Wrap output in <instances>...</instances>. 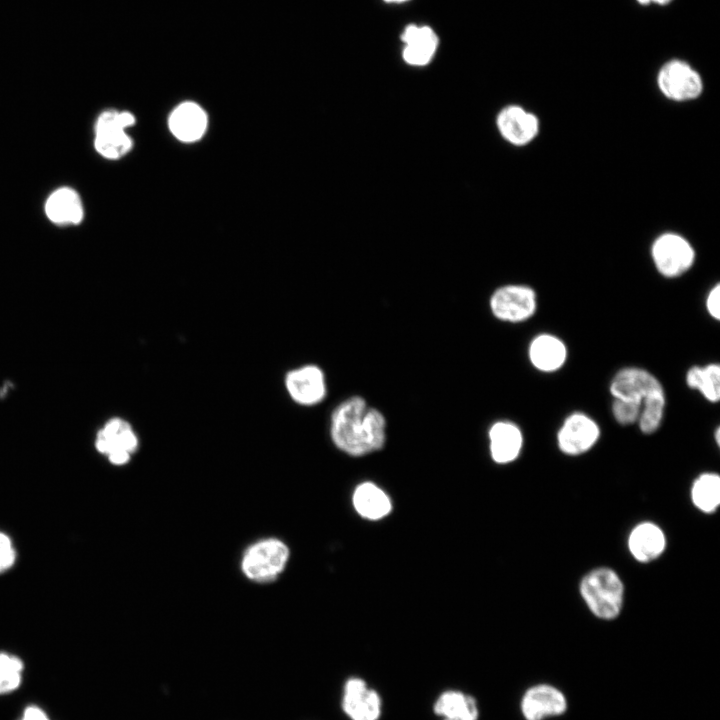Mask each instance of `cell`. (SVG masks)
Returning a JSON list of instances; mask_svg holds the SVG:
<instances>
[{
    "mask_svg": "<svg viewBox=\"0 0 720 720\" xmlns=\"http://www.w3.org/2000/svg\"><path fill=\"white\" fill-rule=\"evenodd\" d=\"M385 427L384 416L355 396L334 410L330 431L337 448L352 456H362L382 448Z\"/></svg>",
    "mask_w": 720,
    "mask_h": 720,
    "instance_id": "obj_1",
    "label": "cell"
},
{
    "mask_svg": "<svg viewBox=\"0 0 720 720\" xmlns=\"http://www.w3.org/2000/svg\"><path fill=\"white\" fill-rule=\"evenodd\" d=\"M609 391L613 399L630 402L640 409L637 424L642 433L657 431L663 420L666 397L656 376L643 368L625 367L613 376Z\"/></svg>",
    "mask_w": 720,
    "mask_h": 720,
    "instance_id": "obj_2",
    "label": "cell"
},
{
    "mask_svg": "<svg viewBox=\"0 0 720 720\" xmlns=\"http://www.w3.org/2000/svg\"><path fill=\"white\" fill-rule=\"evenodd\" d=\"M580 593L595 616L610 620L619 615L624 588L613 570L598 568L588 573L580 584Z\"/></svg>",
    "mask_w": 720,
    "mask_h": 720,
    "instance_id": "obj_3",
    "label": "cell"
},
{
    "mask_svg": "<svg viewBox=\"0 0 720 720\" xmlns=\"http://www.w3.org/2000/svg\"><path fill=\"white\" fill-rule=\"evenodd\" d=\"M136 122L128 111L108 109L101 112L94 125V148L103 158L117 160L132 148L133 141L126 129Z\"/></svg>",
    "mask_w": 720,
    "mask_h": 720,
    "instance_id": "obj_4",
    "label": "cell"
},
{
    "mask_svg": "<svg viewBox=\"0 0 720 720\" xmlns=\"http://www.w3.org/2000/svg\"><path fill=\"white\" fill-rule=\"evenodd\" d=\"M288 559L289 549L283 541L262 539L247 548L241 560V569L248 579L267 583L281 574Z\"/></svg>",
    "mask_w": 720,
    "mask_h": 720,
    "instance_id": "obj_5",
    "label": "cell"
},
{
    "mask_svg": "<svg viewBox=\"0 0 720 720\" xmlns=\"http://www.w3.org/2000/svg\"><path fill=\"white\" fill-rule=\"evenodd\" d=\"M657 86L664 97L674 102L695 100L704 89L699 72L681 59H671L661 66Z\"/></svg>",
    "mask_w": 720,
    "mask_h": 720,
    "instance_id": "obj_6",
    "label": "cell"
},
{
    "mask_svg": "<svg viewBox=\"0 0 720 720\" xmlns=\"http://www.w3.org/2000/svg\"><path fill=\"white\" fill-rule=\"evenodd\" d=\"M651 257L657 271L666 278H677L694 264L695 250L682 235L666 232L659 235L651 247Z\"/></svg>",
    "mask_w": 720,
    "mask_h": 720,
    "instance_id": "obj_7",
    "label": "cell"
},
{
    "mask_svg": "<svg viewBox=\"0 0 720 720\" xmlns=\"http://www.w3.org/2000/svg\"><path fill=\"white\" fill-rule=\"evenodd\" d=\"M490 308L493 315L502 321H526L537 310V295L534 289L526 285H505L492 294Z\"/></svg>",
    "mask_w": 720,
    "mask_h": 720,
    "instance_id": "obj_8",
    "label": "cell"
},
{
    "mask_svg": "<svg viewBox=\"0 0 720 720\" xmlns=\"http://www.w3.org/2000/svg\"><path fill=\"white\" fill-rule=\"evenodd\" d=\"M138 437L130 423L122 418L108 420L97 432L95 446L114 465H124L138 448Z\"/></svg>",
    "mask_w": 720,
    "mask_h": 720,
    "instance_id": "obj_9",
    "label": "cell"
},
{
    "mask_svg": "<svg viewBox=\"0 0 720 720\" xmlns=\"http://www.w3.org/2000/svg\"><path fill=\"white\" fill-rule=\"evenodd\" d=\"M568 709L566 695L558 687L538 683L526 689L520 701L525 720H547L562 716Z\"/></svg>",
    "mask_w": 720,
    "mask_h": 720,
    "instance_id": "obj_10",
    "label": "cell"
},
{
    "mask_svg": "<svg viewBox=\"0 0 720 720\" xmlns=\"http://www.w3.org/2000/svg\"><path fill=\"white\" fill-rule=\"evenodd\" d=\"M600 437L597 422L583 412L569 414L557 432V444L561 452L576 456L590 450Z\"/></svg>",
    "mask_w": 720,
    "mask_h": 720,
    "instance_id": "obj_11",
    "label": "cell"
},
{
    "mask_svg": "<svg viewBox=\"0 0 720 720\" xmlns=\"http://www.w3.org/2000/svg\"><path fill=\"white\" fill-rule=\"evenodd\" d=\"M496 125L500 135L510 144L524 146L539 134L538 117L520 105L505 106L497 115Z\"/></svg>",
    "mask_w": 720,
    "mask_h": 720,
    "instance_id": "obj_12",
    "label": "cell"
},
{
    "mask_svg": "<svg viewBox=\"0 0 720 720\" xmlns=\"http://www.w3.org/2000/svg\"><path fill=\"white\" fill-rule=\"evenodd\" d=\"M381 698L376 690L360 678L352 677L344 685L342 708L351 720H378Z\"/></svg>",
    "mask_w": 720,
    "mask_h": 720,
    "instance_id": "obj_13",
    "label": "cell"
},
{
    "mask_svg": "<svg viewBox=\"0 0 720 720\" xmlns=\"http://www.w3.org/2000/svg\"><path fill=\"white\" fill-rule=\"evenodd\" d=\"M285 387L296 403L305 406L319 403L326 394L324 374L315 365H305L289 371L285 376Z\"/></svg>",
    "mask_w": 720,
    "mask_h": 720,
    "instance_id": "obj_14",
    "label": "cell"
},
{
    "mask_svg": "<svg viewBox=\"0 0 720 720\" xmlns=\"http://www.w3.org/2000/svg\"><path fill=\"white\" fill-rule=\"evenodd\" d=\"M48 220L58 226L80 224L84 219V206L79 193L69 186L52 191L44 204Z\"/></svg>",
    "mask_w": 720,
    "mask_h": 720,
    "instance_id": "obj_15",
    "label": "cell"
},
{
    "mask_svg": "<svg viewBox=\"0 0 720 720\" xmlns=\"http://www.w3.org/2000/svg\"><path fill=\"white\" fill-rule=\"evenodd\" d=\"M169 129L180 141L194 142L205 133L208 124L206 112L194 102L179 104L170 114Z\"/></svg>",
    "mask_w": 720,
    "mask_h": 720,
    "instance_id": "obj_16",
    "label": "cell"
},
{
    "mask_svg": "<svg viewBox=\"0 0 720 720\" xmlns=\"http://www.w3.org/2000/svg\"><path fill=\"white\" fill-rule=\"evenodd\" d=\"M528 356L535 369L551 373L561 369L565 364L567 347L557 336L543 333L531 341Z\"/></svg>",
    "mask_w": 720,
    "mask_h": 720,
    "instance_id": "obj_17",
    "label": "cell"
},
{
    "mask_svg": "<svg viewBox=\"0 0 720 720\" xmlns=\"http://www.w3.org/2000/svg\"><path fill=\"white\" fill-rule=\"evenodd\" d=\"M492 459L500 464L514 461L520 454L523 435L520 428L510 421H498L489 430Z\"/></svg>",
    "mask_w": 720,
    "mask_h": 720,
    "instance_id": "obj_18",
    "label": "cell"
},
{
    "mask_svg": "<svg viewBox=\"0 0 720 720\" xmlns=\"http://www.w3.org/2000/svg\"><path fill=\"white\" fill-rule=\"evenodd\" d=\"M401 38L405 43L403 58L406 63L423 66L430 62L438 44L437 36L430 27L409 25Z\"/></svg>",
    "mask_w": 720,
    "mask_h": 720,
    "instance_id": "obj_19",
    "label": "cell"
},
{
    "mask_svg": "<svg viewBox=\"0 0 720 720\" xmlns=\"http://www.w3.org/2000/svg\"><path fill=\"white\" fill-rule=\"evenodd\" d=\"M665 545L663 531L657 525L649 522L636 526L628 540L631 554L640 562H649L659 557L664 551Z\"/></svg>",
    "mask_w": 720,
    "mask_h": 720,
    "instance_id": "obj_20",
    "label": "cell"
},
{
    "mask_svg": "<svg viewBox=\"0 0 720 720\" xmlns=\"http://www.w3.org/2000/svg\"><path fill=\"white\" fill-rule=\"evenodd\" d=\"M433 709L442 720H477L479 716L476 700L457 690H448L440 694Z\"/></svg>",
    "mask_w": 720,
    "mask_h": 720,
    "instance_id": "obj_21",
    "label": "cell"
},
{
    "mask_svg": "<svg viewBox=\"0 0 720 720\" xmlns=\"http://www.w3.org/2000/svg\"><path fill=\"white\" fill-rule=\"evenodd\" d=\"M353 505L359 515L369 520L385 517L392 508L388 495L371 482L362 483L355 489Z\"/></svg>",
    "mask_w": 720,
    "mask_h": 720,
    "instance_id": "obj_22",
    "label": "cell"
},
{
    "mask_svg": "<svg viewBox=\"0 0 720 720\" xmlns=\"http://www.w3.org/2000/svg\"><path fill=\"white\" fill-rule=\"evenodd\" d=\"M685 379L689 388L699 391L709 402L719 401L720 366L717 363L690 367Z\"/></svg>",
    "mask_w": 720,
    "mask_h": 720,
    "instance_id": "obj_23",
    "label": "cell"
},
{
    "mask_svg": "<svg viewBox=\"0 0 720 720\" xmlns=\"http://www.w3.org/2000/svg\"><path fill=\"white\" fill-rule=\"evenodd\" d=\"M694 505L701 511L713 512L720 502V478L715 473L700 475L692 486Z\"/></svg>",
    "mask_w": 720,
    "mask_h": 720,
    "instance_id": "obj_24",
    "label": "cell"
},
{
    "mask_svg": "<svg viewBox=\"0 0 720 720\" xmlns=\"http://www.w3.org/2000/svg\"><path fill=\"white\" fill-rule=\"evenodd\" d=\"M22 661L12 655L0 653V694L15 690L21 682Z\"/></svg>",
    "mask_w": 720,
    "mask_h": 720,
    "instance_id": "obj_25",
    "label": "cell"
},
{
    "mask_svg": "<svg viewBox=\"0 0 720 720\" xmlns=\"http://www.w3.org/2000/svg\"><path fill=\"white\" fill-rule=\"evenodd\" d=\"M611 409L618 424L625 426L638 423L641 411L636 405L627 401L613 399Z\"/></svg>",
    "mask_w": 720,
    "mask_h": 720,
    "instance_id": "obj_26",
    "label": "cell"
},
{
    "mask_svg": "<svg viewBox=\"0 0 720 720\" xmlns=\"http://www.w3.org/2000/svg\"><path fill=\"white\" fill-rule=\"evenodd\" d=\"M15 558L16 553L9 537L0 532V573L9 569Z\"/></svg>",
    "mask_w": 720,
    "mask_h": 720,
    "instance_id": "obj_27",
    "label": "cell"
},
{
    "mask_svg": "<svg viewBox=\"0 0 720 720\" xmlns=\"http://www.w3.org/2000/svg\"><path fill=\"white\" fill-rule=\"evenodd\" d=\"M706 309L709 315L715 320L720 319V285L716 283L709 291L706 298Z\"/></svg>",
    "mask_w": 720,
    "mask_h": 720,
    "instance_id": "obj_28",
    "label": "cell"
},
{
    "mask_svg": "<svg viewBox=\"0 0 720 720\" xmlns=\"http://www.w3.org/2000/svg\"><path fill=\"white\" fill-rule=\"evenodd\" d=\"M21 720H49V718L39 707L29 706L25 709Z\"/></svg>",
    "mask_w": 720,
    "mask_h": 720,
    "instance_id": "obj_29",
    "label": "cell"
},
{
    "mask_svg": "<svg viewBox=\"0 0 720 720\" xmlns=\"http://www.w3.org/2000/svg\"><path fill=\"white\" fill-rule=\"evenodd\" d=\"M673 0H651V4H657L659 6H665L672 2Z\"/></svg>",
    "mask_w": 720,
    "mask_h": 720,
    "instance_id": "obj_30",
    "label": "cell"
},
{
    "mask_svg": "<svg viewBox=\"0 0 720 720\" xmlns=\"http://www.w3.org/2000/svg\"><path fill=\"white\" fill-rule=\"evenodd\" d=\"M715 441L719 445V441H720V428L719 427H717L715 430Z\"/></svg>",
    "mask_w": 720,
    "mask_h": 720,
    "instance_id": "obj_31",
    "label": "cell"
},
{
    "mask_svg": "<svg viewBox=\"0 0 720 720\" xmlns=\"http://www.w3.org/2000/svg\"><path fill=\"white\" fill-rule=\"evenodd\" d=\"M640 5L647 6L651 4V0H636Z\"/></svg>",
    "mask_w": 720,
    "mask_h": 720,
    "instance_id": "obj_32",
    "label": "cell"
},
{
    "mask_svg": "<svg viewBox=\"0 0 720 720\" xmlns=\"http://www.w3.org/2000/svg\"><path fill=\"white\" fill-rule=\"evenodd\" d=\"M385 1H387V2H403V1H406V0H385Z\"/></svg>",
    "mask_w": 720,
    "mask_h": 720,
    "instance_id": "obj_33",
    "label": "cell"
}]
</instances>
